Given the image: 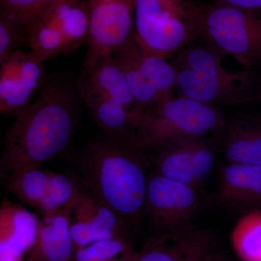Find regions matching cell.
Returning a JSON list of instances; mask_svg holds the SVG:
<instances>
[{
  "mask_svg": "<svg viewBox=\"0 0 261 261\" xmlns=\"http://www.w3.org/2000/svg\"><path fill=\"white\" fill-rule=\"evenodd\" d=\"M76 82L82 103L96 124L111 137L129 139L140 116L124 74L112 58L92 71H82Z\"/></svg>",
  "mask_w": 261,
  "mask_h": 261,
  "instance_id": "5b68a950",
  "label": "cell"
},
{
  "mask_svg": "<svg viewBox=\"0 0 261 261\" xmlns=\"http://www.w3.org/2000/svg\"><path fill=\"white\" fill-rule=\"evenodd\" d=\"M215 3L234 7L253 13H261V0H216Z\"/></svg>",
  "mask_w": 261,
  "mask_h": 261,
  "instance_id": "484cf974",
  "label": "cell"
},
{
  "mask_svg": "<svg viewBox=\"0 0 261 261\" xmlns=\"http://www.w3.org/2000/svg\"><path fill=\"white\" fill-rule=\"evenodd\" d=\"M216 198L234 209H261V164L229 163L223 169Z\"/></svg>",
  "mask_w": 261,
  "mask_h": 261,
  "instance_id": "ac0fdd59",
  "label": "cell"
},
{
  "mask_svg": "<svg viewBox=\"0 0 261 261\" xmlns=\"http://www.w3.org/2000/svg\"><path fill=\"white\" fill-rule=\"evenodd\" d=\"M87 51L82 71L90 72L134 34L135 0H89Z\"/></svg>",
  "mask_w": 261,
  "mask_h": 261,
  "instance_id": "8fae6325",
  "label": "cell"
},
{
  "mask_svg": "<svg viewBox=\"0 0 261 261\" xmlns=\"http://www.w3.org/2000/svg\"><path fill=\"white\" fill-rule=\"evenodd\" d=\"M21 46H25L23 25L14 17L0 11V63Z\"/></svg>",
  "mask_w": 261,
  "mask_h": 261,
  "instance_id": "d4e9b609",
  "label": "cell"
},
{
  "mask_svg": "<svg viewBox=\"0 0 261 261\" xmlns=\"http://www.w3.org/2000/svg\"><path fill=\"white\" fill-rule=\"evenodd\" d=\"M22 25L25 46L40 61L67 54L87 42L88 1L65 0Z\"/></svg>",
  "mask_w": 261,
  "mask_h": 261,
  "instance_id": "ba28073f",
  "label": "cell"
},
{
  "mask_svg": "<svg viewBox=\"0 0 261 261\" xmlns=\"http://www.w3.org/2000/svg\"><path fill=\"white\" fill-rule=\"evenodd\" d=\"M50 171L29 167L7 176L8 191L31 207L39 208L47 190Z\"/></svg>",
  "mask_w": 261,
  "mask_h": 261,
  "instance_id": "44dd1931",
  "label": "cell"
},
{
  "mask_svg": "<svg viewBox=\"0 0 261 261\" xmlns=\"http://www.w3.org/2000/svg\"><path fill=\"white\" fill-rule=\"evenodd\" d=\"M216 238L207 230L195 229L176 238L149 237L132 261H202L216 251Z\"/></svg>",
  "mask_w": 261,
  "mask_h": 261,
  "instance_id": "e0dca14e",
  "label": "cell"
},
{
  "mask_svg": "<svg viewBox=\"0 0 261 261\" xmlns=\"http://www.w3.org/2000/svg\"><path fill=\"white\" fill-rule=\"evenodd\" d=\"M258 98H259V99H260V101L261 102V89H260V92H259Z\"/></svg>",
  "mask_w": 261,
  "mask_h": 261,
  "instance_id": "83f0119b",
  "label": "cell"
},
{
  "mask_svg": "<svg viewBox=\"0 0 261 261\" xmlns=\"http://www.w3.org/2000/svg\"><path fill=\"white\" fill-rule=\"evenodd\" d=\"M39 226L35 214L5 199L0 207V261H20L35 244Z\"/></svg>",
  "mask_w": 261,
  "mask_h": 261,
  "instance_id": "2e32d148",
  "label": "cell"
},
{
  "mask_svg": "<svg viewBox=\"0 0 261 261\" xmlns=\"http://www.w3.org/2000/svg\"><path fill=\"white\" fill-rule=\"evenodd\" d=\"M138 252L128 240L112 239L77 249L74 261H132Z\"/></svg>",
  "mask_w": 261,
  "mask_h": 261,
  "instance_id": "603a6c76",
  "label": "cell"
},
{
  "mask_svg": "<svg viewBox=\"0 0 261 261\" xmlns=\"http://www.w3.org/2000/svg\"><path fill=\"white\" fill-rule=\"evenodd\" d=\"M70 205L43 216L27 261H74L76 249L70 234Z\"/></svg>",
  "mask_w": 261,
  "mask_h": 261,
  "instance_id": "d6986e66",
  "label": "cell"
},
{
  "mask_svg": "<svg viewBox=\"0 0 261 261\" xmlns=\"http://www.w3.org/2000/svg\"><path fill=\"white\" fill-rule=\"evenodd\" d=\"M231 245L243 261H261V209L245 213L230 235Z\"/></svg>",
  "mask_w": 261,
  "mask_h": 261,
  "instance_id": "ffe728a7",
  "label": "cell"
},
{
  "mask_svg": "<svg viewBox=\"0 0 261 261\" xmlns=\"http://www.w3.org/2000/svg\"><path fill=\"white\" fill-rule=\"evenodd\" d=\"M221 109L178 95L140 117L130 142L144 152H152L181 137L214 135L224 124Z\"/></svg>",
  "mask_w": 261,
  "mask_h": 261,
  "instance_id": "8992f818",
  "label": "cell"
},
{
  "mask_svg": "<svg viewBox=\"0 0 261 261\" xmlns=\"http://www.w3.org/2000/svg\"><path fill=\"white\" fill-rule=\"evenodd\" d=\"M0 65V112L16 116L47 83L44 62L32 51L18 49Z\"/></svg>",
  "mask_w": 261,
  "mask_h": 261,
  "instance_id": "5bb4252c",
  "label": "cell"
},
{
  "mask_svg": "<svg viewBox=\"0 0 261 261\" xmlns=\"http://www.w3.org/2000/svg\"><path fill=\"white\" fill-rule=\"evenodd\" d=\"M202 205L197 189L154 171L149 173L145 218L149 237L176 238L195 229Z\"/></svg>",
  "mask_w": 261,
  "mask_h": 261,
  "instance_id": "9c48e42d",
  "label": "cell"
},
{
  "mask_svg": "<svg viewBox=\"0 0 261 261\" xmlns=\"http://www.w3.org/2000/svg\"><path fill=\"white\" fill-rule=\"evenodd\" d=\"M200 36L198 3L135 0L134 37L145 53L167 58Z\"/></svg>",
  "mask_w": 261,
  "mask_h": 261,
  "instance_id": "277c9868",
  "label": "cell"
},
{
  "mask_svg": "<svg viewBox=\"0 0 261 261\" xmlns=\"http://www.w3.org/2000/svg\"><path fill=\"white\" fill-rule=\"evenodd\" d=\"M65 0H0V11L23 24L37 18Z\"/></svg>",
  "mask_w": 261,
  "mask_h": 261,
  "instance_id": "cb8c5ba5",
  "label": "cell"
},
{
  "mask_svg": "<svg viewBox=\"0 0 261 261\" xmlns=\"http://www.w3.org/2000/svg\"><path fill=\"white\" fill-rule=\"evenodd\" d=\"M80 187L76 181L66 175L50 171L45 195L39 207L43 216L71 205Z\"/></svg>",
  "mask_w": 261,
  "mask_h": 261,
  "instance_id": "7402d4cb",
  "label": "cell"
},
{
  "mask_svg": "<svg viewBox=\"0 0 261 261\" xmlns=\"http://www.w3.org/2000/svg\"><path fill=\"white\" fill-rule=\"evenodd\" d=\"M225 56L207 42L178 51L173 63L178 95L219 109L253 100L256 75L252 69L226 70L221 63Z\"/></svg>",
  "mask_w": 261,
  "mask_h": 261,
  "instance_id": "3957f363",
  "label": "cell"
},
{
  "mask_svg": "<svg viewBox=\"0 0 261 261\" xmlns=\"http://www.w3.org/2000/svg\"><path fill=\"white\" fill-rule=\"evenodd\" d=\"M144 152L129 140H97L86 147L80 170L84 187L130 228L145 219L149 173Z\"/></svg>",
  "mask_w": 261,
  "mask_h": 261,
  "instance_id": "7a4b0ae2",
  "label": "cell"
},
{
  "mask_svg": "<svg viewBox=\"0 0 261 261\" xmlns=\"http://www.w3.org/2000/svg\"><path fill=\"white\" fill-rule=\"evenodd\" d=\"M200 36L244 68L261 65V13L215 3H198Z\"/></svg>",
  "mask_w": 261,
  "mask_h": 261,
  "instance_id": "52a82bcc",
  "label": "cell"
},
{
  "mask_svg": "<svg viewBox=\"0 0 261 261\" xmlns=\"http://www.w3.org/2000/svg\"><path fill=\"white\" fill-rule=\"evenodd\" d=\"M202 261H231L228 257L224 256V255L219 254L216 251L213 252L208 256L205 257Z\"/></svg>",
  "mask_w": 261,
  "mask_h": 261,
  "instance_id": "4316f807",
  "label": "cell"
},
{
  "mask_svg": "<svg viewBox=\"0 0 261 261\" xmlns=\"http://www.w3.org/2000/svg\"><path fill=\"white\" fill-rule=\"evenodd\" d=\"M217 150L211 135L170 141L152 152L154 172L199 190L214 170Z\"/></svg>",
  "mask_w": 261,
  "mask_h": 261,
  "instance_id": "7c38bea8",
  "label": "cell"
},
{
  "mask_svg": "<svg viewBox=\"0 0 261 261\" xmlns=\"http://www.w3.org/2000/svg\"><path fill=\"white\" fill-rule=\"evenodd\" d=\"M228 162L261 164V115L235 114L212 135Z\"/></svg>",
  "mask_w": 261,
  "mask_h": 261,
  "instance_id": "9a60e30c",
  "label": "cell"
},
{
  "mask_svg": "<svg viewBox=\"0 0 261 261\" xmlns=\"http://www.w3.org/2000/svg\"><path fill=\"white\" fill-rule=\"evenodd\" d=\"M70 230L76 250L112 239L130 242V226L85 187L70 205Z\"/></svg>",
  "mask_w": 261,
  "mask_h": 261,
  "instance_id": "4fadbf2b",
  "label": "cell"
},
{
  "mask_svg": "<svg viewBox=\"0 0 261 261\" xmlns=\"http://www.w3.org/2000/svg\"><path fill=\"white\" fill-rule=\"evenodd\" d=\"M120 67L140 118L173 97L176 89V70L166 58L145 53L132 36L111 56Z\"/></svg>",
  "mask_w": 261,
  "mask_h": 261,
  "instance_id": "30bf717a",
  "label": "cell"
},
{
  "mask_svg": "<svg viewBox=\"0 0 261 261\" xmlns=\"http://www.w3.org/2000/svg\"><path fill=\"white\" fill-rule=\"evenodd\" d=\"M77 82L48 78L34 102L18 113L7 132L0 161L2 174L40 167L69 145L82 111Z\"/></svg>",
  "mask_w": 261,
  "mask_h": 261,
  "instance_id": "6da1fadb",
  "label": "cell"
}]
</instances>
